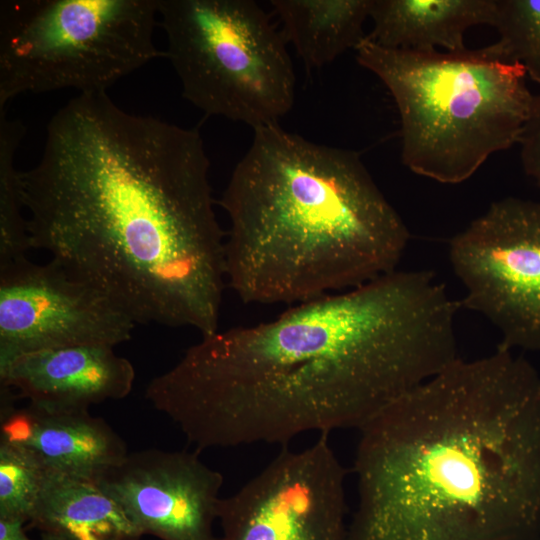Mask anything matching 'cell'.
<instances>
[{"mask_svg":"<svg viewBox=\"0 0 540 540\" xmlns=\"http://www.w3.org/2000/svg\"><path fill=\"white\" fill-rule=\"evenodd\" d=\"M26 522L0 518V540H32L24 530Z\"/></svg>","mask_w":540,"mask_h":540,"instance_id":"21","label":"cell"},{"mask_svg":"<svg viewBox=\"0 0 540 540\" xmlns=\"http://www.w3.org/2000/svg\"><path fill=\"white\" fill-rule=\"evenodd\" d=\"M498 40L486 52L502 62L519 64L540 83V0H496Z\"/></svg>","mask_w":540,"mask_h":540,"instance_id":"18","label":"cell"},{"mask_svg":"<svg viewBox=\"0 0 540 540\" xmlns=\"http://www.w3.org/2000/svg\"><path fill=\"white\" fill-rule=\"evenodd\" d=\"M459 307L432 272L395 270L202 337L145 397L199 450L359 429L460 358Z\"/></svg>","mask_w":540,"mask_h":540,"instance_id":"2","label":"cell"},{"mask_svg":"<svg viewBox=\"0 0 540 540\" xmlns=\"http://www.w3.org/2000/svg\"><path fill=\"white\" fill-rule=\"evenodd\" d=\"M132 363L103 345L71 346L20 355L0 366L1 386L29 403L82 411L132 391Z\"/></svg>","mask_w":540,"mask_h":540,"instance_id":"12","label":"cell"},{"mask_svg":"<svg viewBox=\"0 0 540 540\" xmlns=\"http://www.w3.org/2000/svg\"><path fill=\"white\" fill-rule=\"evenodd\" d=\"M347 540H536L540 374L498 345L359 428Z\"/></svg>","mask_w":540,"mask_h":540,"instance_id":"3","label":"cell"},{"mask_svg":"<svg viewBox=\"0 0 540 540\" xmlns=\"http://www.w3.org/2000/svg\"><path fill=\"white\" fill-rule=\"evenodd\" d=\"M253 130L219 201L226 283L243 303L298 304L396 270L410 233L357 152Z\"/></svg>","mask_w":540,"mask_h":540,"instance_id":"4","label":"cell"},{"mask_svg":"<svg viewBox=\"0 0 540 540\" xmlns=\"http://www.w3.org/2000/svg\"><path fill=\"white\" fill-rule=\"evenodd\" d=\"M281 34L307 69L333 62L366 37L372 0H271Z\"/></svg>","mask_w":540,"mask_h":540,"instance_id":"16","label":"cell"},{"mask_svg":"<svg viewBox=\"0 0 540 540\" xmlns=\"http://www.w3.org/2000/svg\"><path fill=\"white\" fill-rule=\"evenodd\" d=\"M345 475L328 433L301 451L283 448L222 498L221 540H347Z\"/></svg>","mask_w":540,"mask_h":540,"instance_id":"9","label":"cell"},{"mask_svg":"<svg viewBox=\"0 0 540 540\" xmlns=\"http://www.w3.org/2000/svg\"><path fill=\"white\" fill-rule=\"evenodd\" d=\"M518 144L525 174L540 187V95L533 96Z\"/></svg>","mask_w":540,"mask_h":540,"instance_id":"20","label":"cell"},{"mask_svg":"<svg viewBox=\"0 0 540 540\" xmlns=\"http://www.w3.org/2000/svg\"><path fill=\"white\" fill-rule=\"evenodd\" d=\"M355 51L394 99L401 159L413 173L457 184L492 154L518 144L534 96L519 64L495 59L484 47L415 52L366 37Z\"/></svg>","mask_w":540,"mask_h":540,"instance_id":"5","label":"cell"},{"mask_svg":"<svg viewBox=\"0 0 540 540\" xmlns=\"http://www.w3.org/2000/svg\"><path fill=\"white\" fill-rule=\"evenodd\" d=\"M24 134L21 121L0 109V267L27 258L31 249L21 171L15 165Z\"/></svg>","mask_w":540,"mask_h":540,"instance_id":"17","label":"cell"},{"mask_svg":"<svg viewBox=\"0 0 540 540\" xmlns=\"http://www.w3.org/2000/svg\"><path fill=\"white\" fill-rule=\"evenodd\" d=\"M183 97L253 129L292 108L295 74L280 31L252 0H157Z\"/></svg>","mask_w":540,"mask_h":540,"instance_id":"7","label":"cell"},{"mask_svg":"<svg viewBox=\"0 0 540 540\" xmlns=\"http://www.w3.org/2000/svg\"><path fill=\"white\" fill-rule=\"evenodd\" d=\"M223 475L196 452L128 453L96 483L142 535L161 540H216Z\"/></svg>","mask_w":540,"mask_h":540,"instance_id":"11","label":"cell"},{"mask_svg":"<svg viewBox=\"0 0 540 540\" xmlns=\"http://www.w3.org/2000/svg\"><path fill=\"white\" fill-rule=\"evenodd\" d=\"M39 540H68V539H65V538H62V537H59V536H55V535H52V534L41 533V536H40Z\"/></svg>","mask_w":540,"mask_h":540,"instance_id":"22","label":"cell"},{"mask_svg":"<svg viewBox=\"0 0 540 540\" xmlns=\"http://www.w3.org/2000/svg\"><path fill=\"white\" fill-rule=\"evenodd\" d=\"M48 471L33 452L0 439V518L30 522Z\"/></svg>","mask_w":540,"mask_h":540,"instance_id":"19","label":"cell"},{"mask_svg":"<svg viewBox=\"0 0 540 540\" xmlns=\"http://www.w3.org/2000/svg\"><path fill=\"white\" fill-rule=\"evenodd\" d=\"M30 523L68 540H139L143 535L96 482L49 469Z\"/></svg>","mask_w":540,"mask_h":540,"instance_id":"15","label":"cell"},{"mask_svg":"<svg viewBox=\"0 0 540 540\" xmlns=\"http://www.w3.org/2000/svg\"><path fill=\"white\" fill-rule=\"evenodd\" d=\"M157 14V0L1 1L0 109L24 93L107 92L166 57Z\"/></svg>","mask_w":540,"mask_h":540,"instance_id":"6","label":"cell"},{"mask_svg":"<svg viewBox=\"0 0 540 540\" xmlns=\"http://www.w3.org/2000/svg\"><path fill=\"white\" fill-rule=\"evenodd\" d=\"M449 257L466 290L460 305L486 317L500 345L540 351V201L493 202L451 239Z\"/></svg>","mask_w":540,"mask_h":540,"instance_id":"8","label":"cell"},{"mask_svg":"<svg viewBox=\"0 0 540 540\" xmlns=\"http://www.w3.org/2000/svg\"><path fill=\"white\" fill-rule=\"evenodd\" d=\"M136 323L108 297L50 260L0 267V366L27 353L84 345L115 347Z\"/></svg>","mask_w":540,"mask_h":540,"instance_id":"10","label":"cell"},{"mask_svg":"<svg viewBox=\"0 0 540 540\" xmlns=\"http://www.w3.org/2000/svg\"><path fill=\"white\" fill-rule=\"evenodd\" d=\"M496 0H372L366 38L387 49L462 52L466 31L494 26Z\"/></svg>","mask_w":540,"mask_h":540,"instance_id":"14","label":"cell"},{"mask_svg":"<svg viewBox=\"0 0 540 540\" xmlns=\"http://www.w3.org/2000/svg\"><path fill=\"white\" fill-rule=\"evenodd\" d=\"M0 439L33 452L48 469L97 482L128 455L124 440L89 410L69 411L28 403L12 405L1 386Z\"/></svg>","mask_w":540,"mask_h":540,"instance_id":"13","label":"cell"},{"mask_svg":"<svg viewBox=\"0 0 540 540\" xmlns=\"http://www.w3.org/2000/svg\"><path fill=\"white\" fill-rule=\"evenodd\" d=\"M197 128L82 93L50 119L21 172L31 248L108 297L136 324L218 331L225 233Z\"/></svg>","mask_w":540,"mask_h":540,"instance_id":"1","label":"cell"}]
</instances>
